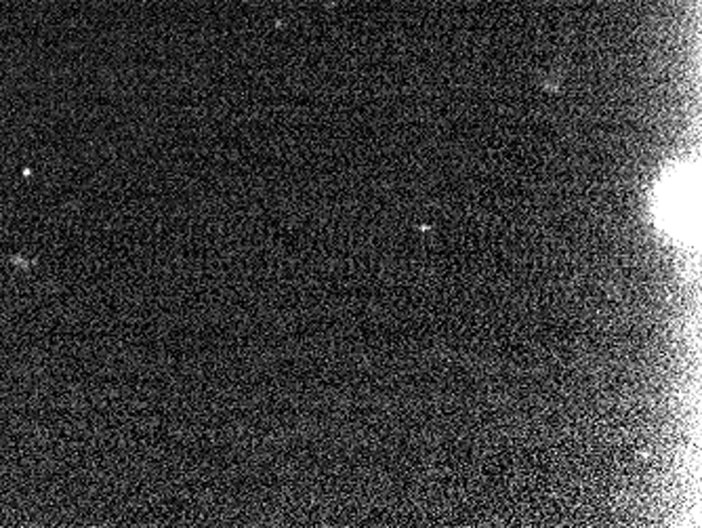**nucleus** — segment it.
I'll list each match as a JSON object with an SVG mask.
<instances>
[{"instance_id": "f257e3e1", "label": "nucleus", "mask_w": 702, "mask_h": 528, "mask_svg": "<svg viewBox=\"0 0 702 528\" xmlns=\"http://www.w3.org/2000/svg\"><path fill=\"white\" fill-rule=\"evenodd\" d=\"M689 177L685 171L671 173L658 192V219L675 234L687 228L689 215Z\"/></svg>"}]
</instances>
